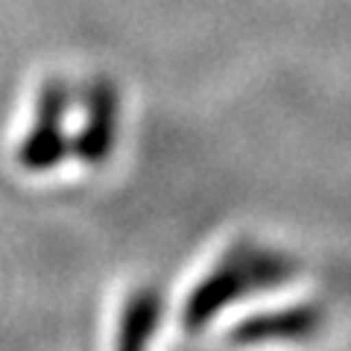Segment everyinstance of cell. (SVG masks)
I'll use <instances>...</instances> for the list:
<instances>
[{
  "label": "cell",
  "mask_w": 351,
  "mask_h": 351,
  "mask_svg": "<svg viewBox=\"0 0 351 351\" xmlns=\"http://www.w3.org/2000/svg\"><path fill=\"white\" fill-rule=\"evenodd\" d=\"M295 276H299V261L290 252L258 240H237L223 252L217 267L208 269L184 295L179 311L182 331L199 334L234 302L255 293L278 290Z\"/></svg>",
  "instance_id": "6da1fadb"
},
{
  "label": "cell",
  "mask_w": 351,
  "mask_h": 351,
  "mask_svg": "<svg viewBox=\"0 0 351 351\" xmlns=\"http://www.w3.org/2000/svg\"><path fill=\"white\" fill-rule=\"evenodd\" d=\"M164 313V295L156 284L132 290L123 302L114 334V351H149Z\"/></svg>",
  "instance_id": "5b68a950"
},
{
  "label": "cell",
  "mask_w": 351,
  "mask_h": 351,
  "mask_svg": "<svg viewBox=\"0 0 351 351\" xmlns=\"http://www.w3.org/2000/svg\"><path fill=\"white\" fill-rule=\"evenodd\" d=\"M82 126L71 138V152L88 167H100L112 158L120 135V91L108 76H97L82 94Z\"/></svg>",
  "instance_id": "3957f363"
},
{
  "label": "cell",
  "mask_w": 351,
  "mask_h": 351,
  "mask_svg": "<svg viewBox=\"0 0 351 351\" xmlns=\"http://www.w3.org/2000/svg\"><path fill=\"white\" fill-rule=\"evenodd\" d=\"M328 313L319 302H302L281 311H263L240 319L228 339L237 346H269V343H311L325 331Z\"/></svg>",
  "instance_id": "277c9868"
},
{
  "label": "cell",
  "mask_w": 351,
  "mask_h": 351,
  "mask_svg": "<svg viewBox=\"0 0 351 351\" xmlns=\"http://www.w3.org/2000/svg\"><path fill=\"white\" fill-rule=\"evenodd\" d=\"M71 106H73V91L59 76H53V80H47L38 88L32 126L15 149V158L24 170L47 173L56 170L68 156H73L71 135L64 129V117H68Z\"/></svg>",
  "instance_id": "7a4b0ae2"
}]
</instances>
